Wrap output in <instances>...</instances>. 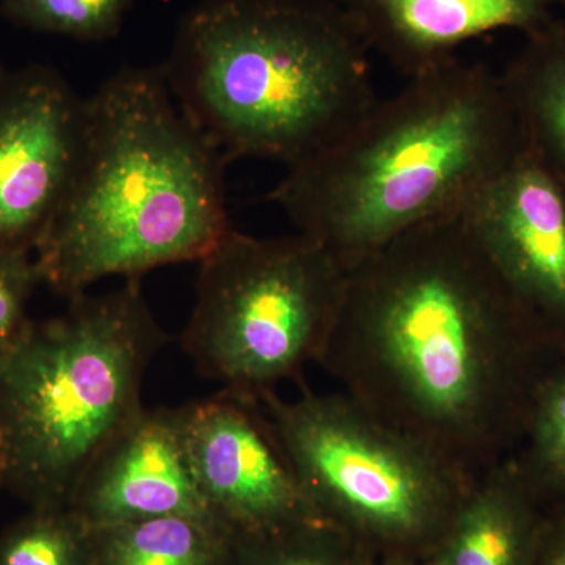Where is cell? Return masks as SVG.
Segmentation results:
<instances>
[{
    "label": "cell",
    "instance_id": "cell-1",
    "mask_svg": "<svg viewBox=\"0 0 565 565\" xmlns=\"http://www.w3.org/2000/svg\"><path fill=\"white\" fill-rule=\"evenodd\" d=\"M564 349L451 215L349 270L318 363L356 403L478 478L512 455Z\"/></svg>",
    "mask_w": 565,
    "mask_h": 565
},
{
    "label": "cell",
    "instance_id": "cell-2",
    "mask_svg": "<svg viewBox=\"0 0 565 565\" xmlns=\"http://www.w3.org/2000/svg\"><path fill=\"white\" fill-rule=\"evenodd\" d=\"M522 147L501 77L457 57L377 99L343 137L289 167L269 199L349 273L459 214Z\"/></svg>",
    "mask_w": 565,
    "mask_h": 565
},
{
    "label": "cell",
    "instance_id": "cell-3",
    "mask_svg": "<svg viewBox=\"0 0 565 565\" xmlns=\"http://www.w3.org/2000/svg\"><path fill=\"white\" fill-rule=\"evenodd\" d=\"M226 163L162 66L111 74L87 99L76 173L36 244L40 280L73 299L107 277L199 263L233 228Z\"/></svg>",
    "mask_w": 565,
    "mask_h": 565
},
{
    "label": "cell",
    "instance_id": "cell-4",
    "mask_svg": "<svg viewBox=\"0 0 565 565\" xmlns=\"http://www.w3.org/2000/svg\"><path fill=\"white\" fill-rule=\"evenodd\" d=\"M367 54L332 0H200L161 66L182 114L226 162L289 169L377 102Z\"/></svg>",
    "mask_w": 565,
    "mask_h": 565
},
{
    "label": "cell",
    "instance_id": "cell-5",
    "mask_svg": "<svg viewBox=\"0 0 565 565\" xmlns=\"http://www.w3.org/2000/svg\"><path fill=\"white\" fill-rule=\"evenodd\" d=\"M166 343L140 278L29 321L0 353V487L33 509L68 508L96 457L143 411L145 373Z\"/></svg>",
    "mask_w": 565,
    "mask_h": 565
},
{
    "label": "cell",
    "instance_id": "cell-6",
    "mask_svg": "<svg viewBox=\"0 0 565 565\" xmlns=\"http://www.w3.org/2000/svg\"><path fill=\"white\" fill-rule=\"evenodd\" d=\"M199 264L180 341L203 377L262 403L319 362L348 278L321 244L232 228Z\"/></svg>",
    "mask_w": 565,
    "mask_h": 565
},
{
    "label": "cell",
    "instance_id": "cell-7",
    "mask_svg": "<svg viewBox=\"0 0 565 565\" xmlns=\"http://www.w3.org/2000/svg\"><path fill=\"white\" fill-rule=\"evenodd\" d=\"M264 411L305 494L326 522L397 548L444 541L476 479L344 392L305 390Z\"/></svg>",
    "mask_w": 565,
    "mask_h": 565
},
{
    "label": "cell",
    "instance_id": "cell-8",
    "mask_svg": "<svg viewBox=\"0 0 565 565\" xmlns=\"http://www.w3.org/2000/svg\"><path fill=\"white\" fill-rule=\"evenodd\" d=\"M180 408L193 478L223 530L264 533L322 520L259 401L221 390Z\"/></svg>",
    "mask_w": 565,
    "mask_h": 565
},
{
    "label": "cell",
    "instance_id": "cell-9",
    "mask_svg": "<svg viewBox=\"0 0 565 565\" xmlns=\"http://www.w3.org/2000/svg\"><path fill=\"white\" fill-rule=\"evenodd\" d=\"M87 99L32 66L0 90V247L31 253L65 199L84 145Z\"/></svg>",
    "mask_w": 565,
    "mask_h": 565
},
{
    "label": "cell",
    "instance_id": "cell-10",
    "mask_svg": "<svg viewBox=\"0 0 565 565\" xmlns=\"http://www.w3.org/2000/svg\"><path fill=\"white\" fill-rule=\"evenodd\" d=\"M457 215L515 296L565 338V180L523 143Z\"/></svg>",
    "mask_w": 565,
    "mask_h": 565
},
{
    "label": "cell",
    "instance_id": "cell-11",
    "mask_svg": "<svg viewBox=\"0 0 565 565\" xmlns=\"http://www.w3.org/2000/svg\"><path fill=\"white\" fill-rule=\"evenodd\" d=\"M68 508L92 527L170 515L215 523L189 463L181 408H143L96 457Z\"/></svg>",
    "mask_w": 565,
    "mask_h": 565
},
{
    "label": "cell",
    "instance_id": "cell-12",
    "mask_svg": "<svg viewBox=\"0 0 565 565\" xmlns=\"http://www.w3.org/2000/svg\"><path fill=\"white\" fill-rule=\"evenodd\" d=\"M360 36L407 79L457 58L467 41L548 24L550 0H338Z\"/></svg>",
    "mask_w": 565,
    "mask_h": 565
},
{
    "label": "cell",
    "instance_id": "cell-13",
    "mask_svg": "<svg viewBox=\"0 0 565 565\" xmlns=\"http://www.w3.org/2000/svg\"><path fill=\"white\" fill-rule=\"evenodd\" d=\"M539 504L508 457L478 476L434 565H533L541 541Z\"/></svg>",
    "mask_w": 565,
    "mask_h": 565
},
{
    "label": "cell",
    "instance_id": "cell-14",
    "mask_svg": "<svg viewBox=\"0 0 565 565\" xmlns=\"http://www.w3.org/2000/svg\"><path fill=\"white\" fill-rule=\"evenodd\" d=\"M501 82L523 143L565 180V29L548 22L530 33Z\"/></svg>",
    "mask_w": 565,
    "mask_h": 565
},
{
    "label": "cell",
    "instance_id": "cell-15",
    "mask_svg": "<svg viewBox=\"0 0 565 565\" xmlns=\"http://www.w3.org/2000/svg\"><path fill=\"white\" fill-rule=\"evenodd\" d=\"M228 542V531L195 516L95 526L92 565H222Z\"/></svg>",
    "mask_w": 565,
    "mask_h": 565
},
{
    "label": "cell",
    "instance_id": "cell-16",
    "mask_svg": "<svg viewBox=\"0 0 565 565\" xmlns=\"http://www.w3.org/2000/svg\"><path fill=\"white\" fill-rule=\"evenodd\" d=\"M509 459L539 503L565 504V356L535 390L522 437Z\"/></svg>",
    "mask_w": 565,
    "mask_h": 565
},
{
    "label": "cell",
    "instance_id": "cell-17",
    "mask_svg": "<svg viewBox=\"0 0 565 565\" xmlns=\"http://www.w3.org/2000/svg\"><path fill=\"white\" fill-rule=\"evenodd\" d=\"M0 565H92V526L70 508L33 509L0 535Z\"/></svg>",
    "mask_w": 565,
    "mask_h": 565
},
{
    "label": "cell",
    "instance_id": "cell-18",
    "mask_svg": "<svg viewBox=\"0 0 565 565\" xmlns=\"http://www.w3.org/2000/svg\"><path fill=\"white\" fill-rule=\"evenodd\" d=\"M134 0H0L7 18L32 31L79 41H106L120 33Z\"/></svg>",
    "mask_w": 565,
    "mask_h": 565
},
{
    "label": "cell",
    "instance_id": "cell-19",
    "mask_svg": "<svg viewBox=\"0 0 565 565\" xmlns=\"http://www.w3.org/2000/svg\"><path fill=\"white\" fill-rule=\"evenodd\" d=\"M39 281L35 259L29 253L0 247V353L28 327L25 308Z\"/></svg>",
    "mask_w": 565,
    "mask_h": 565
},
{
    "label": "cell",
    "instance_id": "cell-20",
    "mask_svg": "<svg viewBox=\"0 0 565 565\" xmlns=\"http://www.w3.org/2000/svg\"><path fill=\"white\" fill-rule=\"evenodd\" d=\"M542 565H565V522L559 523L555 534L550 535Z\"/></svg>",
    "mask_w": 565,
    "mask_h": 565
},
{
    "label": "cell",
    "instance_id": "cell-21",
    "mask_svg": "<svg viewBox=\"0 0 565 565\" xmlns=\"http://www.w3.org/2000/svg\"><path fill=\"white\" fill-rule=\"evenodd\" d=\"M7 79H9V76H7L6 71H3L2 65H0V90H2Z\"/></svg>",
    "mask_w": 565,
    "mask_h": 565
}]
</instances>
